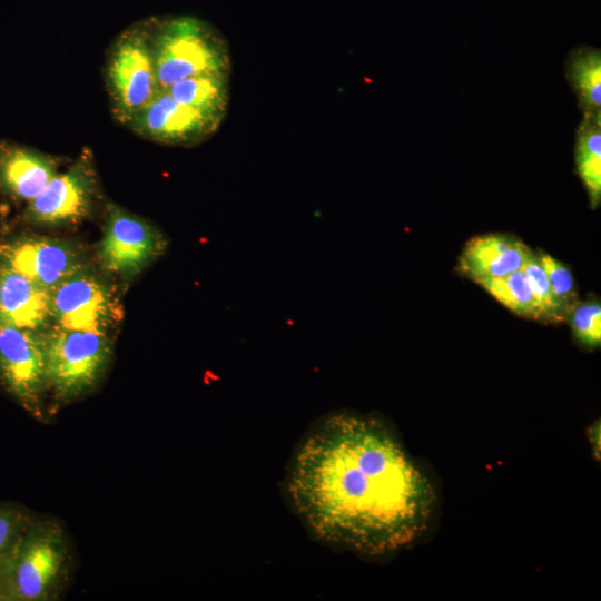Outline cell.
Segmentation results:
<instances>
[{
    "mask_svg": "<svg viewBox=\"0 0 601 601\" xmlns=\"http://www.w3.org/2000/svg\"><path fill=\"white\" fill-rule=\"evenodd\" d=\"M589 436L593 445V452L599 456L600 452V422H595L593 426L589 430Z\"/></svg>",
    "mask_w": 601,
    "mask_h": 601,
    "instance_id": "24",
    "label": "cell"
},
{
    "mask_svg": "<svg viewBox=\"0 0 601 601\" xmlns=\"http://www.w3.org/2000/svg\"><path fill=\"white\" fill-rule=\"evenodd\" d=\"M0 324L46 332L51 327V290L0 264Z\"/></svg>",
    "mask_w": 601,
    "mask_h": 601,
    "instance_id": "13",
    "label": "cell"
},
{
    "mask_svg": "<svg viewBox=\"0 0 601 601\" xmlns=\"http://www.w3.org/2000/svg\"><path fill=\"white\" fill-rule=\"evenodd\" d=\"M35 520L24 509L0 505V568H8L19 542Z\"/></svg>",
    "mask_w": 601,
    "mask_h": 601,
    "instance_id": "20",
    "label": "cell"
},
{
    "mask_svg": "<svg viewBox=\"0 0 601 601\" xmlns=\"http://www.w3.org/2000/svg\"><path fill=\"white\" fill-rule=\"evenodd\" d=\"M122 317L115 292L102 278L83 269L51 290V326L110 334Z\"/></svg>",
    "mask_w": 601,
    "mask_h": 601,
    "instance_id": "9",
    "label": "cell"
},
{
    "mask_svg": "<svg viewBox=\"0 0 601 601\" xmlns=\"http://www.w3.org/2000/svg\"><path fill=\"white\" fill-rule=\"evenodd\" d=\"M150 43L160 90L199 75H230L227 40L193 16L150 17Z\"/></svg>",
    "mask_w": 601,
    "mask_h": 601,
    "instance_id": "2",
    "label": "cell"
},
{
    "mask_svg": "<svg viewBox=\"0 0 601 601\" xmlns=\"http://www.w3.org/2000/svg\"><path fill=\"white\" fill-rule=\"evenodd\" d=\"M166 247V237L152 224L114 203L106 204L97 249L105 270L130 278L161 256Z\"/></svg>",
    "mask_w": 601,
    "mask_h": 601,
    "instance_id": "8",
    "label": "cell"
},
{
    "mask_svg": "<svg viewBox=\"0 0 601 601\" xmlns=\"http://www.w3.org/2000/svg\"><path fill=\"white\" fill-rule=\"evenodd\" d=\"M477 284L513 313L541 319L539 307L521 269L504 276L486 278Z\"/></svg>",
    "mask_w": 601,
    "mask_h": 601,
    "instance_id": "18",
    "label": "cell"
},
{
    "mask_svg": "<svg viewBox=\"0 0 601 601\" xmlns=\"http://www.w3.org/2000/svg\"><path fill=\"white\" fill-rule=\"evenodd\" d=\"M219 126V121L177 102L166 90H160L125 127L154 142L190 147L209 138Z\"/></svg>",
    "mask_w": 601,
    "mask_h": 601,
    "instance_id": "11",
    "label": "cell"
},
{
    "mask_svg": "<svg viewBox=\"0 0 601 601\" xmlns=\"http://www.w3.org/2000/svg\"><path fill=\"white\" fill-rule=\"evenodd\" d=\"M580 343L597 347L601 343V306L599 303L575 304L569 314Z\"/></svg>",
    "mask_w": 601,
    "mask_h": 601,
    "instance_id": "22",
    "label": "cell"
},
{
    "mask_svg": "<svg viewBox=\"0 0 601 601\" xmlns=\"http://www.w3.org/2000/svg\"><path fill=\"white\" fill-rule=\"evenodd\" d=\"M538 257L546 274L549 284L555 298L562 305L569 316L571 309L577 304L574 282L571 272L565 265L546 253L541 252Z\"/></svg>",
    "mask_w": 601,
    "mask_h": 601,
    "instance_id": "21",
    "label": "cell"
},
{
    "mask_svg": "<svg viewBox=\"0 0 601 601\" xmlns=\"http://www.w3.org/2000/svg\"><path fill=\"white\" fill-rule=\"evenodd\" d=\"M532 250L520 239L504 234H486L471 238L460 258V272L479 283L521 269Z\"/></svg>",
    "mask_w": 601,
    "mask_h": 601,
    "instance_id": "14",
    "label": "cell"
},
{
    "mask_svg": "<svg viewBox=\"0 0 601 601\" xmlns=\"http://www.w3.org/2000/svg\"><path fill=\"white\" fill-rule=\"evenodd\" d=\"M70 551L61 525L35 520L8 565L9 601L56 600L68 580Z\"/></svg>",
    "mask_w": 601,
    "mask_h": 601,
    "instance_id": "4",
    "label": "cell"
},
{
    "mask_svg": "<svg viewBox=\"0 0 601 601\" xmlns=\"http://www.w3.org/2000/svg\"><path fill=\"white\" fill-rule=\"evenodd\" d=\"M99 181L92 154H82L65 171H58L39 195L27 203L22 218L37 226H63L82 221L95 209Z\"/></svg>",
    "mask_w": 601,
    "mask_h": 601,
    "instance_id": "7",
    "label": "cell"
},
{
    "mask_svg": "<svg viewBox=\"0 0 601 601\" xmlns=\"http://www.w3.org/2000/svg\"><path fill=\"white\" fill-rule=\"evenodd\" d=\"M104 77L111 115L124 126L159 93L148 18L134 22L112 40Z\"/></svg>",
    "mask_w": 601,
    "mask_h": 601,
    "instance_id": "5",
    "label": "cell"
},
{
    "mask_svg": "<svg viewBox=\"0 0 601 601\" xmlns=\"http://www.w3.org/2000/svg\"><path fill=\"white\" fill-rule=\"evenodd\" d=\"M0 383L32 417L47 418L45 332L0 324Z\"/></svg>",
    "mask_w": 601,
    "mask_h": 601,
    "instance_id": "6",
    "label": "cell"
},
{
    "mask_svg": "<svg viewBox=\"0 0 601 601\" xmlns=\"http://www.w3.org/2000/svg\"><path fill=\"white\" fill-rule=\"evenodd\" d=\"M541 314V321L559 322L568 317L555 298L538 255L533 252L521 267Z\"/></svg>",
    "mask_w": 601,
    "mask_h": 601,
    "instance_id": "19",
    "label": "cell"
},
{
    "mask_svg": "<svg viewBox=\"0 0 601 601\" xmlns=\"http://www.w3.org/2000/svg\"><path fill=\"white\" fill-rule=\"evenodd\" d=\"M45 337L48 395L55 406L67 405L91 393L111 364L110 334L51 326Z\"/></svg>",
    "mask_w": 601,
    "mask_h": 601,
    "instance_id": "3",
    "label": "cell"
},
{
    "mask_svg": "<svg viewBox=\"0 0 601 601\" xmlns=\"http://www.w3.org/2000/svg\"><path fill=\"white\" fill-rule=\"evenodd\" d=\"M292 504L319 539L368 555L407 546L434 506L430 481L378 420L335 413L319 422L293 459Z\"/></svg>",
    "mask_w": 601,
    "mask_h": 601,
    "instance_id": "1",
    "label": "cell"
},
{
    "mask_svg": "<svg viewBox=\"0 0 601 601\" xmlns=\"http://www.w3.org/2000/svg\"><path fill=\"white\" fill-rule=\"evenodd\" d=\"M2 211H3V210H2V207H1V205H0V219H1V217H2Z\"/></svg>",
    "mask_w": 601,
    "mask_h": 601,
    "instance_id": "25",
    "label": "cell"
},
{
    "mask_svg": "<svg viewBox=\"0 0 601 601\" xmlns=\"http://www.w3.org/2000/svg\"><path fill=\"white\" fill-rule=\"evenodd\" d=\"M230 75H199L180 80L166 91L185 105L220 124L230 97Z\"/></svg>",
    "mask_w": 601,
    "mask_h": 601,
    "instance_id": "15",
    "label": "cell"
},
{
    "mask_svg": "<svg viewBox=\"0 0 601 601\" xmlns=\"http://www.w3.org/2000/svg\"><path fill=\"white\" fill-rule=\"evenodd\" d=\"M0 601H9L8 568H0Z\"/></svg>",
    "mask_w": 601,
    "mask_h": 601,
    "instance_id": "23",
    "label": "cell"
},
{
    "mask_svg": "<svg viewBox=\"0 0 601 601\" xmlns=\"http://www.w3.org/2000/svg\"><path fill=\"white\" fill-rule=\"evenodd\" d=\"M574 159L591 208L601 201V112L583 114L575 132Z\"/></svg>",
    "mask_w": 601,
    "mask_h": 601,
    "instance_id": "16",
    "label": "cell"
},
{
    "mask_svg": "<svg viewBox=\"0 0 601 601\" xmlns=\"http://www.w3.org/2000/svg\"><path fill=\"white\" fill-rule=\"evenodd\" d=\"M0 264L49 290L88 268L75 245L43 236H20L0 243Z\"/></svg>",
    "mask_w": 601,
    "mask_h": 601,
    "instance_id": "10",
    "label": "cell"
},
{
    "mask_svg": "<svg viewBox=\"0 0 601 601\" xmlns=\"http://www.w3.org/2000/svg\"><path fill=\"white\" fill-rule=\"evenodd\" d=\"M0 292H1V272H0Z\"/></svg>",
    "mask_w": 601,
    "mask_h": 601,
    "instance_id": "26",
    "label": "cell"
},
{
    "mask_svg": "<svg viewBox=\"0 0 601 601\" xmlns=\"http://www.w3.org/2000/svg\"><path fill=\"white\" fill-rule=\"evenodd\" d=\"M51 155L14 141L0 139V191L29 203L59 171Z\"/></svg>",
    "mask_w": 601,
    "mask_h": 601,
    "instance_id": "12",
    "label": "cell"
},
{
    "mask_svg": "<svg viewBox=\"0 0 601 601\" xmlns=\"http://www.w3.org/2000/svg\"><path fill=\"white\" fill-rule=\"evenodd\" d=\"M565 77L578 98L583 114L601 112V52L598 48L580 46L565 60Z\"/></svg>",
    "mask_w": 601,
    "mask_h": 601,
    "instance_id": "17",
    "label": "cell"
}]
</instances>
